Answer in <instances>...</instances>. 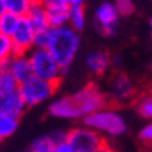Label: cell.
Instances as JSON below:
<instances>
[{"mask_svg": "<svg viewBox=\"0 0 152 152\" xmlns=\"http://www.w3.org/2000/svg\"><path fill=\"white\" fill-rule=\"evenodd\" d=\"M58 87L59 84H53V82H48V81L33 76V78H30L28 81H25L23 84L19 86V92L25 106L33 107L47 101L48 98H51V95L58 90Z\"/></svg>", "mask_w": 152, "mask_h": 152, "instance_id": "5b68a950", "label": "cell"}, {"mask_svg": "<svg viewBox=\"0 0 152 152\" xmlns=\"http://www.w3.org/2000/svg\"><path fill=\"white\" fill-rule=\"evenodd\" d=\"M67 143L75 152H98L104 140L88 127H75L67 132Z\"/></svg>", "mask_w": 152, "mask_h": 152, "instance_id": "8992f818", "label": "cell"}, {"mask_svg": "<svg viewBox=\"0 0 152 152\" xmlns=\"http://www.w3.org/2000/svg\"><path fill=\"white\" fill-rule=\"evenodd\" d=\"M25 107L26 106L22 99V96H20L19 88L17 90H8V92L0 90V115L20 118Z\"/></svg>", "mask_w": 152, "mask_h": 152, "instance_id": "8fae6325", "label": "cell"}, {"mask_svg": "<svg viewBox=\"0 0 152 152\" xmlns=\"http://www.w3.org/2000/svg\"><path fill=\"white\" fill-rule=\"evenodd\" d=\"M138 138H140V141L144 144V146H148L149 149L152 148V121L149 124H146V126L140 130Z\"/></svg>", "mask_w": 152, "mask_h": 152, "instance_id": "cb8c5ba5", "label": "cell"}, {"mask_svg": "<svg viewBox=\"0 0 152 152\" xmlns=\"http://www.w3.org/2000/svg\"><path fill=\"white\" fill-rule=\"evenodd\" d=\"M0 141H2V140H0Z\"/></svg>", "mask_w": 152, "mask_h": 152, "instance_id": "1f68e13d", "label": "cell"}, {"mask_svg": "<svg viewBox=\"0 0 152 152\" xmlns=\"http://www.w3.org/2000/svg\"><path fill=\"white\" fill-rule=\"evenodd\" d=\"M68 23L75 31H79L86 25V8L84 2L81 0H72L70 2V12H68Z\"/></svg>", "mask_w": 152, "mask_h": 152, "instance_id": "9a60e30c", "label": "cell"}, {"mask_svg": "<svg viewBox=\"0 0 152 152\" xmlns=\"http://www.w3.org/2000/svg\"><path fill=\"white\" fill-rule=\"evenodd\" d=\"M149 152H152V148H151V149H149Z\"/></svg>", "mask_w": 152, "mask_h": 152, "instance_id": "4dcf8cb0", "label": "cell"}, {"mask_svg": "<svg viewBox=\"0 0 152 152\" xmlns=\"http://www.w3.org/2000/svg\"><path fill=\"white\" fill-rule=\"evenodd\" d=\"M0 72H2V62H0Z\"/></svg>", "mask_w": 152, "mask_h": 152, "instance_id": "f1b7e54d", "label": "cell"}, {"mask_svg": "<svg viewBox=\"0 0 152 152\" xmlns=\"http://www.w3.org/2000/svg\"><path fill=\"white\" fill-rule=\"evenodd\" d=\"M3 5H5L6 12L14 14V16L22 19V17L26 16V12H28L31 2L30 0H3Z\"/></svg>", "mask_w": 152, "mask_h": 152, "instance_id": "e0dca14e", "label": "cell"}, {"mask_svg": "<svg viewBox=\"0 0 152 152\" xmlns=\"http://www.w3.org/2000/svg\"><path fill=\"white\" fill-rule=\"evenodd\" d=\"M25 17L30 22V25L33 26V30H34V33H36V34L50 30L44 2H31L30 10H28V12H26Z\"/></svg>", "mask_w": 152, "mask_h": 152, "instance_id": "4fadbf2b", "label": "cell"}, {"mask_svg": "<svg viewBox=\"0 0 152 152\" xmlns=\"http://www.w3.org/2000/svg\"><path fill=\"white\" fill-rule=\"evenodd\" d=\"M17 126H19V118L8 116V115H0V140L11 137L16 132Z\"/></svg>", "mask_w": 152, "mask_h": 152, "instance_id": "ac0fdd59", "label": "cell"}, {"mask_svg": "<svg viewBox=\"0 0 152 152\" xmlns=\"http://www.w3.org/2000/svg\"><path fill=\"white\" fill-rule=\"evenodd\" d=\"M47 19L50 28H61L68 23V12H70V2L67 0H47L44 2Z\"/></svg>", "mask_w": 152, "mask_h": 152, "instance_id": "ba28073f", "label": "cell"}, {"mask_svg": "<svg viewBox=\"0 0 152 152\" xmlns=\"http://www.w3.org/2000/svg\"><path fill=\"white\" fill-rule=\"evenodd\" d=\"M109 98L95 84H87L70 96L53 101L48 106V113L56 118H86L95 112L107 109Z\"/></svg>", "mask_w": 152, "mask_h": 152, "instance_id": "6da1fadb", "label": "cell"}, {"mask_svg": "<svg viewBox=\"0 0 152 152\" xmlns=\"http://www.w3.org/2000/svg\"><path fill=\"white\" fill-rule=\"evenodd\" d=\"M86 65L93 75L101 76L110 67V56L106 51H93L86 58Z\"/></svg>", "mask_w": 152, "mask_h": 152, "instance_id": "5bb4252c", "label": "cell"}, {"mask_svg": "<svg viewBox=\"0 0 152 152\" xmlns=\"http://www.w3.org/2000/svg\"><path fill=\"white\" fill-rule=\"evenodd\" d=\"M135 109L143 118H152V88L141 92L135 98Z\"/></svg>", "mask_w": 152, "mask_h": 152, "instance_id": "2e32d148", "label": "cell"}, {"mask_svg": "<svg viewBox=\"0 0 152 152\" xmlns=\"http://www.w3.org/2000/svg\"><path fill=\"white\" fill-rule=\"evenodd\" d=\"M34 37H36V33H34L33 26L26 20V17H22L19 20L14 34L11 36L12 47H14V56H22V54H26L28 50H31L34 47Z\"/></svg>", "mask_w": 152, "mask_h": 152, "instance_id": "52a82bcc", "label": "cell"}, {"mask_svg": "<svg viewBox=\"0 0 152 152\" xmlns=\"http://www.w3.org/2000/svg\"><path fill=\"white\" fill-rule=\"evenodd\" d=\"M17 88H19V82L14 79V76L8 72V68L2 64V72H0V90L8 92V90H17Z\"/></svg>", "mask_w": 152, "mask_h": 152, "instance_id": "7402d4cb", "label": "cell"}, {"mask_svg": "<svg viewBox=\"0 0 152 152\" xmlns=\"http://www.w3.org/2000/svg\"><path fill=\"white\" fill-rule=\"evenodd\" d=\"M98 152H115V151H113V149L110 148L109 144H107V143L104 141V144H102V146H101V148L98 149Z\"/></svg>", "mask_w": 152, "mask_h": 152, "instance_id": "4316f807", "label": "cell"}, {"mask_svg": "<svg viewBox=\"0 0 152 152\" xmlns=\"http://www.w3.org/2000/svg\"><path fill=\"white\" fill-rule=\"evenodd\" d=\"M54 148H56V143L53 141L51 135H42L31 143L30 152H53Z\"/></svg>", "mask_w": 152, "mask_h": 152, "instance_id": "ffe728a7", "label": "cell"}, {"mask_svg": "<svg viewBox=\"0 0 152 152\" xmlns=\"http://www.w3.org/2000/svg\"><path fill=\"white\" fill-rule=\"evenodd\" d=\"M14 56V47H12V40L10 36L0 33V62L5 64Z\"/></svg>", "mask_w": 152, "mask_h": 152, "instance_id": "44dd1931", "label": "cell"}, {"mask_svg": "<svg viewBox=\"0 0 152 152\" xmlns=\"http://www.w3.org/2000/svg\"><path fill=\"white\" fill-rule=\"evenodd\" d=\"M8 72L14 76V79L20 84H23L25 81H28L30 78H33V68H31V62L30 58H26V54L22 56H12L8 62L3 64Z\"/></svg>", "mask_w": 152, "mask_h": 152, "instance_id": "7c38bea8", "label": "cell"}, {"mask_svg": "<svg viewBox=\"0 0 152 152\" xmlns=\"http://www.w3.org/2000/svg\"><path fill=\"white\" fill-rule=\"evenodd\" d=\"M30 62L33 68V76L48 81V82H53V84H61L64 70L59 67V64L47 50L34 48L30 54Z\"/></svg>", "mask_w": 152, "mask_h": 152, "instance_id": "277c9868", "label": "cell"}, {"mask_svg": "<svg viewBox=\"0 0 152 152\" xmlns=\"http://www.w3.org/2000/svg\"><path fill=\"white\" fill-rule=\"evenodd\" d=\"M48 37H50V30L37 33L36 37H34V47L39 48V50H45L48 45Z\"/></svg>", "mask_w": 152, "mask_h": 152, "instance_id": "d4e9b609", "label": "cell"}, {"mask_svg": "<svg viewBox=\"0 0 152 152\" xmlns=\"http://www.w3.org/2000/svg\"><path fill=\"white\" fill-rule=\"evenodd\" d=\"M118 11L115 3H101L95 11V23L102 34H113L116 23H118Z\"/></svg>", "mask_w": 152, "mask_h": 152, "instance_id": "9c48e42d", "label": "cell"}, {"mask_svg": "<svg viewBox=\"0 0 152 152\" xmlns=\"http://www.w3.org/2000/svg\"><path fill=\"white\" fill-rule=\"evenodd\" d=\"M151 30H152V19H151Z\"/></svg>", "mask_w": 152, "mask_h": 152, "instance_id": "f546056e", "label": "cell"}, {"mask_svg": "<svg viewBox=\"0 0 152 152\" xmlns=\"http://www.w3.org/2000/svg\"><path fill=\"white\" fill-rule=\"evenodd\" d=\"M6 12V10H5V5H3V0H0V17H2L3 14Z\"/></svg>", "mask_w": 152, "mask_h": 152, "instance_id": "83f0119b", "label": "cell"}, {"mask_svg": "<svg viewBox=\"0 0 152 152\" xmlns=\"http://www.w3.org/2000/svg\"><path fill=\"white\" fill-rule=\"evenodd\" d=\"M110 96L115 102H124L127 99H132L134 96L137 98V90L132 79L124 73L115 75L110 84Z\"/></svg>", "mask_w": 152, "mask_h": 152, "instance_id": "30bf717a", "label": "cell"}, {"mask_svg": "<svg viewBox=\"0 0 152 152\" xmlns=\"http://www.w3.org/2000/svg\"><path fill=\"white\" fill-rule=\"evenodd\" d=\"M86 127L95 130V132H102L110 137H120L126 132V121L123 116L112 109H102L99 112H95L84 118Z\"/></svg>", "mask_w": 152, "mask_h": 152, "instance_id": "3957f363", "label": "cell"}, {"mask_svg": "<svg viewBox=\"0 0 152 152\" xmlns=\"http://www.w3.org/2000/svg\"><path fill=\"white\" fill-rule=\"evenodd\" d=\"M53 152H75V151L70 148V144H68L67 141H64V143L56 144V148H54Z\"/></svg>", "mask_w": 152, "mask_h": 152, "instance_id": "484cf974", "label": "cell"}, {"mask_svg": "<svg viewBox=\"0 0 152 152\" xmlns=\"http://www.w3.org/2000/svg\"><path fill=\"white\" fill-rule=\"evenodd\" d=\"M19 20L20 17L14 16V14H10V12H5V14L0 17V33L6 34V36H12L19 25Z\"/></svg>", "mask_w": 152, "mask_h": 152, "instance_id": "d6986e66", "label": "cell"}, {"mask_svg": "<svg viewBox=\"0 0 152 152\" xmlns=\"http://www.w3.org/2000/svg\"><path fill=\"white\" fill-rule=\"evenodd\" d=\"M115 8H116L120 16H130L135 11V6L130 0H118L115 3Z\"/></svg>", "mask_w": 152, "mask_h": 152, "instance_id": "603a6c76", "label": "cell"}, {"mask_svg": "<svg viewBox=\"0 0 152 152\" xmlns=\"http://www.w3.org/2000/svg\"><path fill=\"white\" fill-rule=\"evenodd\" d=\"M79 48V34L70 25L61 28H50V37L45 50L54 58L62 70H67L73 62Z\"/></svg>", "mask_w": 152, "mask_h": 152, "instance_id": "7a4b0ae2", "label": "cell"}]
</instances>
